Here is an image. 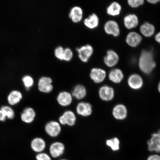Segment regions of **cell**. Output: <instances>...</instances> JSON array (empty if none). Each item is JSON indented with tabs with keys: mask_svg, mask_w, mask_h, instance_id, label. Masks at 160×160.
Listing matches in <instances>:
<instances>
[{
	"mask_svg": "<svg viewBox=\"0 0 160 160\" xmlns=\"http://www.w3.org/2000/svg\"><path fill=\"white\" fill-rule=\"evenodd\" d=\"M7 119V117L3 111L0 109V121L4 122Z\"/></svg>",
	"mask_w": 160,
	"mask_h": 160,
	"instance_id": "35",
	"label": "cell"
},
{
	"mask_svg": "<svg viewBox=\"0 0 160 160\" xmlns=\"http://www.w3.org/2000/svg\"><path fill=\"white\" fill-rule=\"evenodd\" d=\"M124 74L122 71L119 68H115L110 71L108 78L110 81L115 83H119L123 81Z\"/></svg>",
	"mask_w": 160,
	"mask_h": 160,
	"instance_id": "21",
	"label": "cell"
},
{
	"mask_svg": "<svg viewBox=\"0 0 160 160\" xmlns=\"http://www.w3.org/2000/svg\"><path fill=\"white\" fill-rule=\"evenodd\" d=\"M121 11V5L117 2H114L110 4L107 9L108 14L112 17L119 15Z\"/></svg>",
	"mask_w": 160,
	"mask_h": 160,
	"instance_id": "26",
	"label": "cell"
},
{
	"mask_svg": "<svg viewBox=\"0 0 160 160\" xmlns=\"http://www.w3.org/2000/svg\"><path fill=\"white\" fill-rule=\"evenodd\" d=\"M107 73L105 70L99 68H93L90 73L91 79L96 83H100L104 81Z\"/></svg>",
	"mask_w": 160,
	"mask_h": 160,
	"instance_id": "14",
	"label": "cell"
},
{
	"mask_svg": "<svg viewBox=\"0 0 160 160\" xmlns=\"http://www.w3.org/2000/svg\"><path fill=\"white\" fill-rule=\"evenodd\" d=\"M73 97L71 93L66 91L60 92L57 98V102L61 107H66L71 104L73 102Z\"/></svg>",
	"mask_w": 160,
	"mask_h": 160,
	"instance_id": "9",
	"label": "cell"
},
{
	"mask_svg": "<svg viewBox=\"0 0 160 160\" xmlns=\"http://www.w3.org/2000/svg\"><path fill=\"white\" fill-rule=\"evenodd\" d=\"M138 66L139 69L145 74L151 73L156 67L153 52L151 50H143L140 54Z\"/></svg>",
	"mask_w": 160,
	"mask_h": 160,
	"instance_id": "1",
	"label": "cell"
},
{
	"mask_svg": "<svg viewBox=\"0 0 160 160\" xmlns=\"http://www.w3.org/2000/svg\"><path fill=\"white\" fill-rule=\"evenodd\" d=\"M99 22V18L97 15L93 13L84 20V24L88 28L94 29L98 26Z\"/></svg>",
	"mask_w": 160,
	"mask_h": 160,
	"instance_id": "25",
	"label": "cell"
},
{
	"mask_svg": "<svg viewBox=\"0 0 160 160\" xmlns=\"http://www.w3.org/2000/svg\"><path fill=\"white\" fill-rule=\"evenodd\" d=\"M158 91L160 93V81L158 84Z\"/></svg>",
	"mask_w": 160,
	"mask_h": 160,
	"instance_id": "38",
	"label": "cell"
},
{
	"mask_svg": "<svg viewBox=\"0 0 160 160\" xmlns=\"http://www.w3.org/2000/svg\"><path fill=\"white\" fill-rule=\"evenodd\" d=\"M36 160H52L51 156L43 152L38 153L36 156Z\"/></svg>",
	"mask_w": 160,
	"mask_h": 160,
	"instance_id": "33",
	"label": "cell"
},
{
	"mask_svg": "<svg viewBox=\"0 0 160 160\" xmlns=\"http://www.w3.org/2000/svg\"><path fill=\"white\" fill-rule=\"evenodd\" d=\"M119 59V56L116 52L112 50H109L104 58L103 61L108 67L112 68L117 64Z\"/></svg>",
	"mask_w": 160,
	"mask_h": 160,
	"instance_id": "13",
	"label": "cell"
},
{
	"mask_svg": "<svg viewBox=\"0 0 160 160\" xmlns=\"http://www.w3.org/2000/svg\"><path fill=\"white\" fill-rule=\"evenodd\" d=\"M83 11L81 8L75 6L72 8L69 13V17L74 23L79 22L82 19Z\"/></svg>",
	"mask_w": 160,
	"mask_h": 160,
	"instance_id": "23",
	"label": "cell"
},
{
	"mask_svg": "<svg viewBox=\"0 0 160 160\" xmlns=\"http://www.w3.org/2000/svg\"><path fill=\"white\" fill-rule=\"evenodd\" d=\"M0 109L4 113L7 119L12 120L14 118L15 116V112L11 106L3 105Z\"/></svg>",
	"mask_w": 160,
	"mask_h": 160,
	"instance_id": "28",
	"label": "cell"
},
{
	"mask_svg": "<svg viewBox=\"0 0 160 160\" xmlns=\"http://www.w3.org/2000/svg\"><path fill=\"white\" fill-rule=\"evenodd\" d=\"M140 31L144 37L149 38L152 37L155 33V28L152 24L145 22L140 27Z\"/></svg>",
	"mask_w": 160,
	"mask_h": 160,
	"instance_id": "22",
	"label": "cell"
},
{
	"mask_svg": "<svg viewBox=\"0 0 160 160\" xmlns=\"http://www.w3.org/2000/svg\"><path fill=\"white\" fill-rule=\"evenodd\" d=\"M64 49L61 46L56 48L55 50V55L56 58L61 61H63V59Z\"/></svg>",
	"mask_w": 160,
	"mask_h": 160,
	"instance_id": "31",
	"label": "cell"
},
{
	"mask_svg": "<svg viewBox=\"0 0 160 160\" xmlns=\"http://www.w3.org/2000/svg\"><path fill=\"white\" fill-rule=\"evenodd\" d=\"M155 39L157 42L160 44V32L156 34Z\"/></svg>",
	"mask_w": 160,
	"mask_h": 160,
	"instance_id": "36",
	"label": "cell"
},
{
	"mask_svg": "<svg viewBox=\"0 0 160 160\" xmlns=\"http://www.w3.org/2000/svg\"><path fill=\"white\" fill-rule=\"evenodd\" d=\"M52 79L49 77L40 78L38 83V89L41 92L44 93H51L53 89Z\"/></svg>",
	"mask_w": 160,
	"mask_h": 160,
	"instance_id": "4",
	"label": "cell"
},
{
	"mask_svg": "<svg viewBox=\"0 0 160 160\" xmlns=\"http://www.w3.org/2000/svg\"><path fill=\"white\" fill-rule=\"evenodd\" d=\"M61 126L59 122L57 121H52L48 122L45 126V132L50 137H57L61 132Z\"/></svg>",
	"mask_w": 160,
	"mask_h": 160,
	"instance_id": "3",
	"label": "cell"
},
{
	"mask_svg": "<svg viewBox=\"0 0 160 160\" xmlns=\"http://www.w3.org/2000/svg\"><path fill=\"white\" fill-rule=\"evenodd\" d=\"M104 29L106 33L113 36L118 37L120 33V29L118 24L113 20H109L106 22Z\"/></svg>",
	"mask_w": 160,
	"mask_h": 160,
	"instance_id": "11",
	"label": "cell"
},
{
	"mask_svg": "<svg viewBox=\"0 0 160 160\" xmlns=\"http://www.w3.org/2000/svg\"><path fill=\"white\" fill-rule=\"evenodd\" d=\"M148 151L155 153H160V136L157 133L152 134L151 138L147 142Z\"/></svg>",
	"mask_w": 160,
	"mask_h": 160,
	"instance_id": "10",
	"label": "cell"
},
{
	"mask_svg": "<svg viewBox=\"0 0 160 160\" xmlns=\"http://www.w3.org/2000/svg\"><path fill=\"white\" fill-rule=\"evenodd\" d=\"M21 119L22 122L26 124H31L35 121L36 112L34 109L31 107L25 108L21 113Z\"/></svg>",
	"mask_w": 160,
	"mask_h": 160,
	"instance_id": "12",
	"label": "cell"
},
{
	"mask_svg": "<svg viewBox=\"0 0 160 160\" xmlns=\"http://www.w3.org/2000/svg\"><path fill=\"white\" fill-rule=\"evenodd\" d=\"M146 160H160V155L159 154H153L149 156Z\"/></svg>",
	"mask_w": 160,
	"mask_h": 160,
	"instance_id": "34",
	"label": "cell"
},
{
	"mask_svg": "<svg viewBox=\"0 0 160 160\" xmlns=\"http://www.w3.org/2000/svg\"><path fill=\"white\" fill-rule=\"evenodd\" d=\"M73 57V53L71 49L68 48H66L64 49L63 60L66 61H71Z\"/></svg>",
	"mask_w": 160,
	"mask_h": 160,
	"instance_id": "32",
	"label": "cell"
},
{
	"mask_svg": "<svg viewBox=\"0 0 160 160\" xmlns=\"http://www.w3.org/2000/svg\"><path fill=\"white\" fill-rule=\"evenodd\" d=\"M23 95L21 91L18 90H13L10 92L8 95L7 100L9 106H14L21 102L22 99Z\"/></svg>",
	"mask_w": 160,
	"mask_h": 160,
	"instance_id": "19",
	"label": "cell"
},
{
	"mask_svg": "<svg viewBox=\"0 0 160 160\" xmlns=\"http://www.w3.org/2000/svg\"><path fill=\"white\" fill-rule=\"evenodd\" d=\"M22 80L24 86L27 91L29 90L33 87L34 83L32 77L29 75L25 76Z\"/></svg>",
	"mask_w": 160,
	"mask_h": 160,
	"instance_id": "29",
	"label": "cell"
},
{
	"mask_svg": "<svg viewBox=\"0 0 160 160\" xmlns=\"http://www.w3.org/2000/svg\"><path fill=\"white\" fill-rule=\"evenodd\" d=\"M65 149V145L62 142H53L49 146V155L51 157L57 158L61 157L63 154Z\"/></svg>",
	"mask_w": 160,
	"mask_h": 160,
	"instance_id": "5",
	"label": "cell"
},
{
	"mask_svg": "<svg viewBox=\"0 0 160 160\" xmlns=\"http://www.w3.org/2000/svg\"><path fill=\"white\" fill-rule=\"evenodd\" d=\"M157 133L160 136V129H159V131H158Z\"/></svg>",
	"mask_w": 160,
	"mask_h": 160,
	"instance_id": "39",
	"label": "cell"
},
{
	"mask_svg": "<svg viewBox=\"0 0 160 160\" xmlns=\"http://www.w3.org/2000/svg\"><path fill=\"white\" fill-rule=\"evenodd\" d=\"M139 19L134 14H130L124 18L123 23L127 29H131L137 27L139 24Z\"/></svg>",
	"mask_w": 160,
	"mask_h": 160,
	"instance_id": "20",
	"label": "cell"
},
{
	"mask_svg": "<svg viewBox=\"0 0 160 160\" xmlns=\"http://www.w3.org/2000/svg\"><path fill=\"white\" fill-rule=\"evenodd\" d=\"M60 160H67V159H61Z\"/></svg>",
	"mask_w": 160,
	"mask_h": 160,
	"instance_id": "40",
	"label": "cell"
},
{
	"mask_svg": "<svg viewBox=\"0 0 160 160\" xmlns=\"http://www.w3.org/2000/svg\"><path fill=\"white\" fill-rule=\"evenodd\" d=\"M148 2L152 4H155L158 3L160 2L159 0H148L147 1Z\"/></svg>",
	"mask_w": 160,
	"mask_h": 160,
	"instance_id": "37",
	"label": "cell"
},
{
	"mask_svg": "<svg viewBox=\"0 0 160 160\" xmlns=\"http://www.w3.org/2000/svg\"><path fill=\"white\" fill-rule=\"evenodd\" d=\"M31 147L32 151L39 153L43 152L46 149L47 144L45 140L41 137H36L32 140Z\"/></svg>",
	"mask_w": 160,
	"mask_h": 160,
	"instance_id": "16",
	"label": "cell"
},
{
	"mask_svg": "<svg viewBox=\"0 0 160 160\" xmlns=\"http://www.w3.org/2000/svg\"><path fill=\"white\" fill-rule=\"evenodd\" d=\"M128 83L132 89L137 90L142 87L143 81L142 78L138 74H133L129 76L128 79Z\"/></svg>",
	"mask_w": 160,
	"mask_h": 160,
	"instance_id": "15",
	"label": "cell"
},
{
	"mask_svg": "<svg viewBox=\"0 0 160 160\" xmlns=\"http://www.w3.org/2000/svg\"><path fill=\"white\" fill-rule=\"evenodd\" d=\"M142 40V38L139 34L135 32H131L126 37V42L130 47L135 48L139 45Z\"/></svg>",
	"mask_w": 160,
	"mask_h": 160,
	"instance_id": "17",
	"label": "cell"
},
{
	"mask_svg": "<svg viewBox=\"0 0 160 160\" xmlns=\"http://www.w3.org/2000/svg\"><path fill=\"white\" fill-rule=\"evenodd\" d=\"M98 95L102 101L107 102L111 101L114 97V90L110 86L104 85L100 88Z\"/></svg>",
	"mask_w": 160,
	"mask_h": 160,
	"instance_id": "8",
	"label": "cell"
},
{
	"mask_svg": "<svg viewBox=\"0 0 160 160\" xmlns=\"http://www.w3.org/2000/svg\"><path fill=\"white\" fill-rule=\"evenodd\" d=\"M77 120V116L75 113L71 110H68L60 116L58 122L61 125L72 127L75 125Z\"/></svg>",
	"mask_w": 160,
	"mask_h": 160,
	"instance_id": "2",
	"label": "cell"
},
{
	"mask_svg": "<svg viewBox=\"0 0 160 160\" xmlns=\"http://www.w3.org/2000/svg\"><path fill=\"white\" fill-rule=\"evenodd\" d=\"M86 88L83 85H78L74 88L71 94L73 98L81 100L84 98L87 95Z\"/></svg>",
	"mask_w": 160,
	"mask_h": 160,
	"instance_id": "24",
	"label": "cell"
},
{
	"mask_svg": "<svg viewBox=\"0 0 160 160\" xmlns=\"http://www.w3.org/2000/svg\"><path fill=\"white\" fill-rule=\"evenodd\" d=\"M80 60L83 62H87L93 52L92 47L88 44L77 48Z\"/></svg>",
	"mask_w": 160,
	"mask_h": 160,
	"instance_id": "7",
	"label": "cell"
},
{
	"mask_svg": "<svg viewBox=\"0 0 160 160\" xmlns=\"http://www.w3.org/2000/svg\"><path fill=\"white\" fill-rule=\"evenodd\" d=\"M114 118L118 120H123L126 118L128 115V110L125 105L119 104L115 106L112 110Z\"/></svg>",
	"mask_w": 160,
	"mask_h": 160,
	"instance_id": "18",
	"label": "cell"
},
{
	"mask_svg": "<svg viewBox=\"0 0 160 160\" xmlns=\"http://www.w3.org/2000/svg\"><path fill=\"white\" fill-rule=\"evenodd\" d=\"M76 111L78 115L81 117H89L92 113V106L87 102H80L76 107Z\"/></svg>",
	"mask_w": 160,
	"mask_h": 160,
	"instance_id": "6",
	"label": "cell"
},
{
	"mask_svg": "<svg viewBox=\"0 0 160 160\" xmlns=\"http://www.w3.org/2000/svg\"><path fill=\"white\" fill-rule=\"evenodd\" d=\"M144 3L143 0H128V4L130 7L136 8L143 5Z\"/></svg>",
	"mask_w": 160,
	"mask_h": 160,
	"instance_id": "30",
	"label": "cell"
},
{
	"mask_svg": "<svg viewBox=\"0 0 160 160\" xmlns=\"http://www.w3.org/2000/svg\"><path fill=\"white\" fill-rule=\"evenodd\" d=\"M106 144L113 152L119 151L120 149V142L117 138L108 139L106 142Z\"/></svg>",
	"mask_w": 160,
	"mask_h": 160,
	"instance_id": "27",
	"label": "cell"
}]
</instances>
